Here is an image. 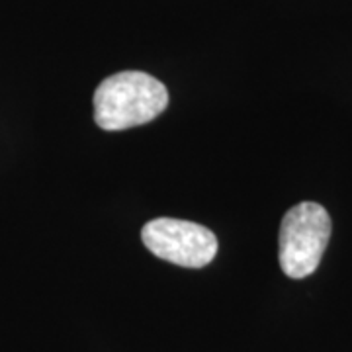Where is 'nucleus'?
<instances>
[{
  "mask_svg": "<svg viewBox=\"0 0 352 352\" xmlns=\"http://www.w3.org/2000/svg\"><path fill=\"white\" fill-rule=\"evenodd\" d=\"M331 237V217L315 201H302L284 215L278 237V258L284 274L294 280L317 270Z\"/></svg>",
  "mask_w": 352,
  "mask_h": 352,
  "instance_id": "2",
  "label": "nucleus"
},
{
  "mask_svg": "<svg viewBox=\"0 0 352 352\" xmlns=\"http://www.w3.org/2000/svg\"><path fill=\"white\" fill-rule=\"evenodd\" d=\"M145 247L166 263L204 268L217 254V239L208 227L173 217H157L141 231Z\"/></svg>",
  "mask_w": 352,
  "mask_h": 352,
  "instance_id": "3",
  "label": "nucleus"
},
{
  "mask_svg": "<svg viewBox=\"0 0 352 352\" xmlns=\"http://www.w3.org/2000/svg\"><path fill=\"white\" fill-rule=\"evenodd\" d=\"M168 106L161 80L141 71H124L102 80L94 92V122L106 131L149 124Z\"/></svg>",
  "mask_w": 352,
  "mask_h": 352,
  "instance_id": "1",
  "label": "nucleus"
}]
</instances>
